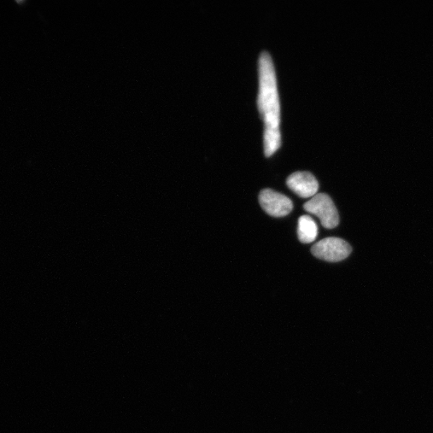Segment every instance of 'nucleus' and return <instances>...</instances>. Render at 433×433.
Here are the masks:
<instances>
[{
	"label": "nucleus",
	"mask_w": 433,
	"mask_h": 433,
	"mask_svg": "<svg viewBox=\"0 0 433 433\" xmlns=\"http://www.w3.org/2000/svg\"><path fill=\"white\" fill-rule=\"evenodd\" d=\"M307 212L317 216L322 226L333 229L339 224L337 209L332 199L326 194H318L303 205Z\"/></svg>",
	"instance_id": "2"
},
{
	"label": "nucleus",
	"mask_w": 433,
	"mask_h": 433,
	"mask_svg": "<svg viewBox=\"0 0 433 433\" xmlns=\"http://www.w3.org/2000/svg\"><path fill=\"white\" fill-rule=\"evenodd\" d=\"M260 92L257 108L264 121V153L270 157L280 148V104L276 70L270 55L264 51L259 61Z\"/></svg>",
	"instance_id": "1"
},
{
	"label": "nucleus",
	"mask_w": 433,
	"mask_h": 433,
	"mask_svg": "<svg viewBox=\"0 0 433 433\" xmlns=\"http://www.w3.org/2000/svg\"><path fill=\"white\" fill-rule=\"evenodd\" d=\"M312 252L317 259L336 262L347 259L352 253V248L341 238H327L315 244Z\"/></svg>",
	"instance_id": "3"
},
{
	"label": "nucleus",
	"mask_w": 433,
	"mask_h": 433,
	"mask_svg": "<svg viewBox=\"0 0 433 433\" xmlns=\"http://www.w3.org/2000/svg\"><path fill=\"white\" fill-rule=\"evenodd\" d=\"M286 185L302 198L313 197L317 195L319 183L314 175L309 172H296L292 173L286 180Z\"/></svg>",
	"instance_id": "5"
},
{
	"label": "nucleus",
	"mask_w": 433,
	"mask_h": 433,
	"mask_svg": "<svg viewBox=\"0 0 433 433\" xmlns=\"http://www.w3.org/2000/svg\"><path fill=\"white\" fill-rule=\"evenodd\" d=\"M259 200L265 212L274 218H282L288 215L294 207L293 202L289 197L270 189L262 190Z\"/></svg>",
	"instance_id": "4"
},
{
	"label": "nucleus",
	"mask_w": 433,
	"mask_h": 433,
	"mask_svg": "<svg viewBox=\"0 0 433 433\" xmlns=\"http://www.w3.org/2000/svg\"><path fill=\"white\" fill-rule=\"evenodd\" d=\"M298 236L302 243H311L318 236V226L311 216L303 215L298 219Z\"/></svg>",
	"instance_id": "6"
}]
</instances>
